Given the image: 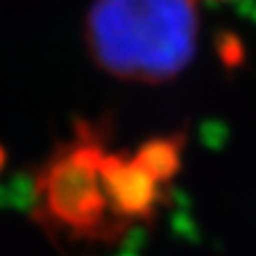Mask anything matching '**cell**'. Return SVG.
<instances>
[{"label": "cell", "instance_id": "cell-1", "mask_svg": "<svg viewBox=\"0 0 256 256\" xmlns=\"http://www.w3.org/2000/svg\"><path fill=\"white\" fill-rule=\"evenodd\" d=\"M198 25L193 0H96L86 16V46L114 78L159 84L188 66Z\"/></svg>", "mask_w": 256, "mask_h": 256}, {"label": "cell", "instance_id": "cell-2", "mask_svg": "<svg viewBox=\"0 0 256 256\" xmlns=\"http://www.w3.org/2000/svg\"><path fill=\"white\" fill-rule=\"evenodd\" d=\"M104 148L88 134L66 145L36 179V213L48 229L80 240L118 238L122 224L102 182Z\"/></svg>", "mask_w": 256, "mask_h": 256}, {"label": "cell", "instance_id": "cell-3", "mask_svg": "<svg viewBox=\"0 0 256 256\" xmlns=\"http://www.w3.org/2000/svg\"><path fill=\"white\" fill-rule=\"evenodd\" d=\"M102 182L114 216L122 227L140 220H150L161 200V188L145 172L134 156L104 152L102 156Z\"/></svg>", "mask_w": 256, "mask_h": 256}, {"label": "cell", "instance_id": "cell-4", "mask_svg": "<svg viewBox=\"0 0 256 256\" xmlns=\"http://www.w3.org/2000/svg\"><path fill=\"white\" fill-rule=\"evenodd\" d=\"M184 138L182 136H159L138 148L134 161L150 174L159 186L170 184L182 166Z\"/></svg>", "mask_w": 256, "mask_h": 256}, {"label": "cell", "instance_id": "cell-5", "mask_svg": "<svg viewBox=\"0 0 256 256\" xmlns=\"http://www.w3.org/2000/svg\"><path fill=\"white\" fill-rule=\"evenodd\" d=\"M2 166H5V150L0 148V170H2Z\"/></svg>", "mask_w": 256, "mask_h": 256}]
</instances>
